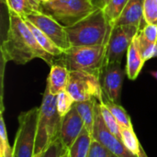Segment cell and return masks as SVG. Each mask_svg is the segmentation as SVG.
<instances>
[{"label": "cell", "instance_id": "6da1fadb", "mask_svg": "<svg viewBox=\"0 0 157 157\" xmlns=\"http://www.w3.org/2000/svg\"><path fill=\"white\" fill-rule=\"evenodd\" d=\"M8 29L1 45L3 60L25 64L35 58H40L50 65L54 63L56 57L42 49L26 20L13 11H8Z\"/></svg>", "mask_w": 157, "mask_h": 157}, {"label": "cell", "instance_id": "7a4b0ae2", "mask_svg": "<svg viewBox=\"0 0 157 157\" xmlns=\"http://www.w3.org/2000/svg\"><path fill=\"white\" fill-rule=\"evenodd\" d=\"M40 108L34 156L41 155L55 140L60 138L63 117L56 108V95L46 86Z\"/></svg>", "mask_w": 157, "mask_h": 157}, {"label": "cell", "instance_id": "3957f363", "mask_svg": "<svg viewBox=\"0 0 157 157\" xmlns=\"http://www.w3.org/2000/svg\"><path fill=\"white\" fill-rule=\"evenodd\" d=\"M106 45L107 42L98 46H72L54 63L64 65L69 71L85 72L100 79L105 66Z\"/></svg>", "mask_w": 157, "mask_h": 157}, {"label": "cell", "instance_id": "277c9868", "mask_svg": "<svg viewBox=\"0 0 157 157\" xmlns=\"http://www.w3.org/2000/svg\"><path fill=\"white\" fill-rule=\"evenodd\" d=\"M109 30L110 27L101 9H97L74 26L66 28L72 46L102 45L108 40Z\"/></svg>", "mask_w": 157, "mask_h": 157}, {"label": "cell", "instance_id": "5b68a950", "mask_svg": "<svg viewBox=\"0 0 157 157\" xmlns=\"http://www.w3.org/2000/svg\"><path fill=\"white\" fill-rule=\"evenodd\" d=\"M96 10L90 0H51L40 6V12L52 17L65 28L74 26Z\"/></svg>", "mask_w": 157, "mask_h": 157}, {"label": "cell", "instance_id": "8992f818", "mask_svg": "<svg viewBox=\"0 0 157 157\" xmlns=\"http://www.w3.org/2000/svg\"><path fill=\"white\" fill-rule=\"evenodd\" d=\"M39 113L40 108L35 107L19 114L12 157L34 156Z\"/></svg>", "mask_w": 157, "mask_h": 157}, {"label": "cell", "instance_id": "52a82bcc", "mask_svg": "<svg viewBox=\"0 0 157 157\" xmlns=\"http://www.w3.org/2000/svg\"><path fill=\"white\" fill-rule=\"evenodd\" d=\"M66 90L75 102L91 99H97L99 102H103L100 79L85 72L70 71Z\"/></svg>", "mask_w": 157, "mask_h": 157}, {"label": "cell", "instance_id": "ba28073f", "mask_svg": "<svg viewBox=\"0 0 157 157\" xmlns=\"http://www.w3.org/2000/svg\"><path fill=\"white\" fill-rule=\"evenodd\" d=\"M139 31L140 29L133 25H122L110 28L106 45L105 66L113 63H121L124 53L127 52L131 43Z\"/></svg>", "mask_w": 157, "mask_h": 157}, {"label": "cell", "instance_id": "9c48e42d", "mask_svg": "<svg viewBox=\"0 0 157 157\" xmlns=\"http://www.w3.org/2000/svg\"><path fill=\"white\" fill-rule=\"evenodd\" d=\"M44 32L63 52L72 47L66 28L57 22L52 17L39 11H35L23 17Z\"/></svg>", "mask_w": 157, "mask_h": 157}, {"label": "cell", "instance_id": "30bf717a", "mask_svg": "<svg viewBox=\"0 0 157 157\" xmlns=\"http://www.w3.org/2000/svg\"><path fill=\"white\" fill-rule=\"evenodd\" d=\"M92 137L119 157H138L131 153L123 143L107 128L100 112V102L98 101L96 105V119Z\"/></svg>", "mask_w": 157, "mask_h": 157}, {"label": "cell", "instance_id": "8fae6325", "mask_svg": "<svg viewBox=\"0 0 157 157\" xmlns=\"http://www.w3.org/2000/svg\"><path fill=\"white\" fill-rule=\"evenodd\" d=\"M123 77L124 71L121 66V63H109L104 67L100 76L103 98L121 104Z\"/></svg>", "mask_w": 157, "mask_h": 157}, {"label": "cell", "instance_id": "7c38bea8", "mask_svg": "<svg viewBox=\"0 0 157 157\" xmlns=\"http://www.w3.org/2000/svg\"><path fill=\"white\" fill-rule=\"evenodd\" d=\"M84 129V121L74 105L72 109L63 117L61 125L60 139L66 150L71 147Z\"/></svg>", "mask_w": 157, "mask_h": 157}, {"label": "cell", "instance_id": "4fadbf2b", "mask_svg": "<svg viewBox=\"0 0 157 157\" xmlns=\"http://www.w3.org/2000/svg\"><path fill=\"white\" fill-rule=\"evenodd\" d=\"M143 19H144V0H129L121 15L116 20L113 27L122 25H133L141 29Z\"/></svg>", "mask_w": 157, "mask_h": 157}, {"label": "cell", "instance_id": "5bb4252c", "mask_svg": "<svg viewBox=\"0 0 157 157\" xmlns=\"http://www.w3.org/2000/svg\"><path fill=\"white\" fill-rule=\"evenodd\" d=\"M69 76L70 71L64 65L54 63L51 65L46 86L49 88L52 94L58 95L60 92L66 90Z\"/></svg>", "mask_w": 157, "mask_h": 157}, {"label": "cell", "instance_id": "9a60e30c", "mask_svg": "<svg viewBox=\"0 0 157 157\" xmlns=\"http://www.w3.org/2000/svg\"><path fill=\"white\" fill-rule=\"evenodd\" d=\"M138 35V34H137ZM144 61L142 57L137 36L134 38L127 51V64H126V75L129 79L135 80L140 75L144 65Z\"/></svg>", "mask_w": 157, "mask_h": 157}, {"label": "cell", "instance_id": "2e32d148", "mask_svg": "<svg viewBox=\"0 0 157 157\" xmlns=\"http://www.w3.org/2000/svg\"><path fill=\"white\" fill-rule=\"evenodd\" d=\"M98 100L91 99L82 102H75V108L82 118L85 125V129L92 134L96 119V105ZM99 102V101H98Z\"/></svg>", "mask_w": 157, "mask_h": 157}, {"label": "cell", "instance_id": "e0dca14e", "mask_svg": "<svg viewBox=\"0 0 157 157\" xmlns=\"http://www.w3.org/2000/svg\"><path fill=\"white\" fill-rule=\"evenodd\" d=\"M92 141V134L84 129L78 138L67 150L68 157H88Z\"/></svg>", "mask_w": 157, "mask_h": 157}, {"label": "cell", "instance_id": "ac0fdd59", "mask_svg": "<svg viewBox=\"0 0 157 157\" xmlns=\"http://www.w3.org/2000/svg\"><path fill=\"white\" fill-rule=\"evenodd\" d=\"M25 20H26L29 28L32 31L34 37L36 38L37 41L42 47V49H44L47 52L53 55L54 57L60 56L63 53V51L62 49H60L44 32H42L39 28H37L35 25H33L30 21H29L27 19H25Z\"/></svg>", "mask_w": 157, "mask_h": 157}, {"label": "cell", "instance_id": "d6986e66", "mask_svg": "<svg viewBox=\"0 0 157 157\" xmlns=\"http://www.w3.org/2000/svg\"><path fill=\"white\" fill-rule=\"evenodd\" d=\"M128 2L129 0H111L108 6L103 10L107 22L110 28L113 27L116 20L120 17Z\"/></svg>", "mask_w": 157, "mask_h": 157}, {"label": "cell", "instance_id": "ffe728a7", "mask_svg": "<svg viewBox=\"0 0 157 157\" xmlns=\"http://www.w3.org/2000/svg\"><path fill=\"white\" fill-rule=\"evenodd\" d=\"M103 103L107 106V108L110 110V112L116 118V120L118 121L120 125L129 127V128H133L129 114L124 109V108L121 106V104L114 103L106 98H103Z\"/></svg>", "mask_w": 157, "mask_h": 157}, {"label": "cell", "instance_id": "44dd1931", "mask_svg": "<svg viewBox=\"0 0 157 157\" xmlns=\"http://www.w3.org/2000/svg\"><path fill=\"white\" fill-rule=\"evenodd\" d=\"M121 136H122V143L125 145V147L133 155H137L140 153L141 144L138 141V138L133 131V128H129L125 126L121 125Z\"/></svg>", "mask_w": 157, "mask_h": 157}, {"label": "cell", "instance_id": "7402d4cb", "mask_svg": "<svg viewBox=\"0 0 157 157\" xmlns=\"http://www.w3.org/2000/svg\"><path fill=\"white\" fill-rule=\"evenodd\" d=\"M100 112H101L102 118L104 120V122L107 128L109 130L111 133H113L117 138H119L121 141L122 136H121V125L116 120V118L113 116V114L110 112V110L107 108V106L103 102H100Z\"/></svg>", "mask_w": 157, "mask_h": 157}, {"label": "cell", "instance_id": "603a6c76", "mask_svg": "<svg viewBox=\"0 0 157 157\" xmlns=\"http://www.w3.org/2000/svg\"><path fill=\"white\" fill-rule=\"evenodd\" d=\"M3 1L6 3L8 11H13L17 15L21 16L22 17L37 11L33 7L29 0H3Z\"/></svg>", "mask_w": 157, "mask_h": 157}, {"label": "cell", "instance_id": "cb8c5ba5", "mask_svg": "<svg viewBox=\"0 0 157 157\" xmlns=\"http://www.w3.org/2000/svg\"><path fill=\"white\" fill-rule=\"evenodd\" d=\"M137 38H138L139 49H140L142 57L144 62H147L153 58L157 57V42L154 43V42L148 41L143 37L140 31L137 35Z\"/></svg>", "mask_w": 157, "mask_h": 157}, {"label": "cell", "instance_id": "d4e9b609", "mask_svg": "<svg viewBox=\"0 0 157 157\" xmlns=\"http://www.w3.org/2000/svg\"><path fill=\"white\" fill-rule=\"evenodd\" d=\"M75 101L67 90H63L56 95V108L58 113L63 117L65 116L74 107Z\"/></svg>", "mask_w": 157, "mask_h": 157}, {"label": "cell", "instance_id": "484cf974", "mask_svg": "<svg viewBox=\"0 0 157 157\" xmlns=\"http://www.w3.org/2000/svg\"><path fill=\"white\" fill-rule=\"evenodd\" d=\"M13 148L8 144L7 132L6 130L3 116L0 118V157H12Z\"/></svg>", "mask_w": 157, "mask_h": 157}, {"label": "cell", "instance_id": "4316f807", "mask_svg": "<svg viewBox=\"0 0 157 157\" xmlns=\"http://www.w3.org/2000/svg\"><path fill=\"white\" fill-rule=\"evenodd\" d=\"M144 17L146 24L157 25V0H144Z\"/></svg>", "mask_w": 157, "mask_h": 157}, {"label": "cell", "instance_id": "83f0119b", "mask_svg": "<svg viewBox=\"0 0 157 157\" xmlns=\"http://www.w3.org/2000/svg\"><path fill=\"white\" fill-rule=\"evenodd\" d=\"M65 153H67V150L63 146L61 139L58 138L38 157H62Z\"/></svg>", "mask_w": 157, "mask_h": 157}, {"label": "cell", "instance_id": "f1b7e54d", "mask_svg": "<svg viewBox=\"0 0 157 157\" xmlns=\"http://www.w3.org/2000/svg\"><path fill=\"white\" fill-rule=\"evenodd\" d=\"M88 157H119L113 154L111 151H109L108 148H106L103 144H101L99 142L93 139L90 151L88 154Z\"/></svg>", "mask_w": 157, "mask_h": 157}, {"label": "cell", "instance_id": "f546056e", "mask_svg": "<svg viewBox=\"0 0 157 157\" xmlns=\"http://www.w3.org/2000/svg\"><path fill=\"white\" fill-rule=\"evenodd\" d=\"M140 33L148 41L154 43L157 42V25L146 24L142 29H140Z\"/></svg>", "mask_w": 157, "mask_h": 157}, {"label": "cell", "instance_id": "4dcf8cb0", "mask_svg": "<svg viewBox=\"0 0 157 157\" xmlns=\"http://www.w3.org/2000/svg\"><path fill=\"white\" fill-rule=\"evenodd\" d=\"M92 5L97 8V9H101V10H104L108 5L110 3L111 0H90Z\"/></svg>", "mask_w": 157, "mask_h": 157}, {"label": "cell", "instance_id": "1f68e13d", "mask_svg": "<svg viewBox=\"0 0 157 157\" xmlns=\"http://www.w3.org/2000/svg\"><path fill=\"white\" fill-rule=\"evenodd\" d=\"M29 2L31 3V5L33 6V7L37 11H40V6L41 5V1L40 0H29Z\"/></svg>", "mask_w": 157, "mask_h": 157}, {"label": "cell", "instance_id": "d6a6232c", "mask_svg": "<svg viewBox=\"0 0 157 157\" xmlns=\"http://www.w3.org/2000/svg\"><path fill=\"white\" fill-rule=\"evenodd\" d=\"M138 157H148L147 155H146V153L144 152V148H143L142 145H141V148H140V153L138 155Z\"/></svg>", "mask_w": 157, "mask_h": 157}, {"label": "cell", "instance_id": "836d02e7", "mask_svg": "<svg viewBox=\"0 0 157 157\" xmlns=\"http://www.w3.org/2000/svg\"><path fill=\"white\" fill-rule=\"evenodd\" d=\"M150 74L153 77H155L157 80V71H152V72H150Z\"/></svg>", "mask_w": 157, "mask_h": 157}, {"label": "cell", "instance_id": "e575fe53", "mask_svg": "<svg viewBox=\"0 0 157 157\" xmlns=\"http://www.w3.org/2000/svg\"><path fill=\"white\" fill-rule=\"evenodd\" d=\"M40 1H41V3H46V2H49L51 0H40Z\"/></svg>", "mask_w": 157, "mask_h": 157}, {"label": "cell", "instance_id": "d590c367", "mask_svg": "<svg viewBox=\"0 0 157 157\" xmlns=\"http://www.w3.org/2000/svg\"><path fill=\"white\" fill-rule=\"evenodd\" d=\"M62 157H68V152H67V153H65V154H64V155H63Z\"/></svg>", "mask_w": 157, "mask_h": 157}]
</instances>
